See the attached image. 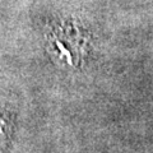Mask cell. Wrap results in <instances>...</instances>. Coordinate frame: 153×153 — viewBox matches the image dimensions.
Here are the masks:
<instances>
[{"label": "cell", "instance_id": "6da1fadb", "mask_svg": "<svg viewBox=\"0 0 153 153\" xmlns=\"http://www.w3.org/2000/svg\"><path fill=\"white\" fill-rule=\"evenodd\" d=\"M13 128V114L0 102V153H3L9 142Z\"/></svg>", "mask_w": 153, "mask_h": 153}]
</instances>
